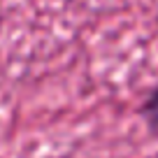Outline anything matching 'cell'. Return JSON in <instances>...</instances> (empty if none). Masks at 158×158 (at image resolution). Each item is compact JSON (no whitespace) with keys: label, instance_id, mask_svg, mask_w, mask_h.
Here are the masks:
<instances>
[{"label":"cell","instance_id":"1","mask_svg":"<svg viewBox=\"0 0 158 158\" xmlns=\"http://www.w3.org/2000/svg\"><path fill=\"white\" fill-rule=\"evenodd\" d=\"M139 116L144 118L149 133H151L153 137H158V86L144 98L142 107H139Z\"/></svg>","mask_w":158,"mask_h":158}]
</instances>
